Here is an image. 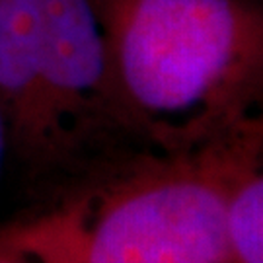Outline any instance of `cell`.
<instances>
[{
    "mask_svg": "<svg viewBox=\"0 0 263 263\" xmlns=\"http://www.w3.org/2000/svg\"><path fill=\"white\" fill-rule=\"evenodd\" d=\"M115 104L142 148L185 152L255 117L259 0H96Z\"/></svg>",
    "mask_w": 263,
    "mask_h": 263,
    "instance_id": "6da1fadb",
    "label": "cell"
},
{
    "mask_svg": "<svg viewBox=\"0 0 263 263\" xmlns=\"http://www.w3.org/2000/svg\"><path fill=\"white\" fill-rule=\"evenodd\" d=\"M259 151V115L193 151L142 148L109 162L88 193L0 248L43 263H232L228 189Z\"/></svg>",
    "mask_w": 263,
    "mask_h": 263,
    "instance_id": "7a4b0ae2",
    "label": "cell"
},
{
    "mask_svg": "<svg viewBox=\"0 0 263 263\" xmlns=\"http://www.w3.org/2000/svg\"><path fill=\"white\" fill-rule=\"evenodd\" d=\"M43 82L61 166L133 141L113 96L96 0H43Z\"/></svg>",
    "mask_w": 263,
    "mask_h": 263,
    "instance_id": "3957f363",
    "label": "cell"
},
{
    "mask_svg": "<svg viewBox=\"0 0 263 263\" xmlns=\"http://www.w3.org/2000/svg\"><path fill=\"white\" fill-rule=\"evenodd\" d=\"M43 0H0V104L10 151L29 170L61 166L43 82Z\"/></svg>",
    "mask_w": 263,
    "mask_h": 263,
    "instance_id": "277c9868",
    "label": "cell"
},
{
    "mask_svg": "<svg viewBox=\"0 0 263 263\" xmlns=\"http://www.w3.org/2000/svg\"><path fill=\"white\" fill-rule=\"evenodd\" d=\"M226 238L232 263H263L261 151L246 160L230 183Z\"/></svg>",
    "mask_w": 263,
    "mask_h": 263,
    "instance_id": "5b68a950",
    "label": "cell"
},
{
    "mask_svg": "<svg viewBox=\"0 0 263 263\" xmlns=\"http://www.w3.org/2000/svg\"><path fill=\"white\" fill-rule=\"evenodd\" d=\"M10 151V133L8 123H6V115L0 104V178H2V170H4V162H6V154Z\"/></svg>",
    "mask_w": 263,
    "mask_h": 263,
    "instance_id": "8992f818",
    "label": "cell"
},
{
    "mask_svg": "<svg viewBox=\"0 0 263 263\" xmlns=\"http://www.w3.org/2000/svg\"><path fill=\"white\" fill-rule=\"evenodd\" d=\"M0 263H22V261H20V257L8 254L6 250H2V248H0Z\"/></svg>",
    "mask_w": 263,
    "mask_h": 263,
    "instance_id": "52a82bcc",
    "label": "cell"
}]
</instances>
